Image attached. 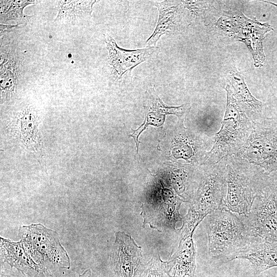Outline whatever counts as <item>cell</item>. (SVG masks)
Wrapping results in <instances>:
<instances>
[{
	"mask_svg": "<svg viewBox=\"0 0 277 277\" xmlns=\"http://www.w3.org/2000/svg\"><path fill=\"white\" fill-rule=\"evenodd\" d=\"M183 202V200L171 189L165 188L161 183L159 194L149 199L141 207L140 214L144 219L143 227L148 224L159 232L162 228L178 230L175 226L183 219L180 209Z\"/></svg>",
	"mask_w": 277,
	"mask_h": 277,
	"instance_id": "cell-8",
	"label": "cell"
},
{
	"mask_svg": "<svg viewBox=\"0 0 277 277\" xmlns=\"http://www.w3.org/2000/svg\"><path fill=\"white\" fill-rule=\"evenodd\" d=\"M1 96L7 97L15 90L19 80V65L14 52L1 50Z\"/></svg>",
	"mask_w": 277,
	"mask_h": 277,
	"instance_id": "cell-15",
	"label": "cell"
},
{
	"mask_svg": "<svg viewBox=\"0 0 277 277\" xmlns=\"http://www.w3.org/2000/svg\"><path fill=\"white\" fill-rule=\"evenodd\" d=\"M91 271L90 269H86L83 273L80 274L78 277H91Z\"/></svg>",
	"mask_w": 277,
	"mask_h": 277,
	"instance_id": "cell-21",
	"label": "cell"
},
{
	"mask_svg": "<svg viewBox=\"0 0 277 277\" xmlns=\"http://www.w3.org/2000/svg\"><path fill=\"white\" fill-rule=\"evenodd\" d=\"M201 166L197 189L183 218L179 240L193 236L205 217L223 207L227 191L226 158L215 164Z\"/></svg>",
	"mask_w": 277,
	"mask_h": 277,
	"instance_id": "cell-1",
	"label": "cell"
},
{
	"mask_svg": "<svg viewBox=\"0 0 277 277\" xmlns=\"http://www.w3.org/2000/svg\"><path fill=\"white\" fill-rule=\"evenodd\" d=\"M105 42L108 51L111 74L116 80H121L126 74H130L134 67L156 54L160 50V48L155 46L135 50L125 49L118 46L115 40L109 35L106 36Z\"/></svg>",
	"mask_w": 277,
	"mask_h": 277,
	"instance_id": "cell-10",
	"label": "cell"
},
{
	"mask_svg": "<svg viewBox=\"0 0 277 277\" xmlns=\"http://www.w3.org/2000/svg\"><path fill=\"white\" fill-rule=\"evenodd\" d=\"M274 180L275 182L277 183V173L276 174H273L272 175Z\"/></svg>",
	"mask_w": 277,
	"mask_h": 277,
	"instance_id": "cell-22",
	"label": "cell"
},
{
	"mask_svg": "<svg viewBox=\"0 0 277 277\" xmlns=\"http://www.w3.org/2000/svg\"><path fill=\"white\" fill-rule=\"evenodd\" d=\"M34 1H1V23L14 21L18 25L27 22L31 16L24 13V8Z\"/></svg>",
	"mask_w": 277,
	"mask_h": 277,
	"instance_id": "cell-18",
	"label": "cell"
},
{
	"mask_svg": "<svg viewBox=\"0 0 277 277\" xmlns=\"http://www.w3.org/2000/svg\"><path fill=\"white\" fill-rule=\"evenodd\" d=\"M16 270V269H15ZM2 277H28L18 270L4 271L2 274Z\"/></svg>",
	"mask_w": 277,
	"mask_h": 277,
	"instance_id": "cell-20",
	"label": "cell"
},
{
	"mask_svg": "<svg viewBox=\"0 0 277 277\" xmlns=\"http://www.w3.org/2000/svg\"><path fill=\"white\" fill-rule=\"evenodd\" d=\"M207 216L209 256L215 260H234L251 240L241 216L224 208Z\"/></svg>",
	"mask_w": 277,
	"mask_h": 277,
	"instance_id": "cell-3",
	"label": "cell"
},
{
	"mask_svg": "<svg viewBox=\"0 0 277 277\" xmlns=\"http://www.w3.org/2000/svg\"><path fill=\"white\" fill-rule=\"evenodd\" d=\"M240 216L250 237L277 242V184L272 175L249 213Z\"/></svg>",
	"mask_w": 277,
	"mask_h": 277,
	"instance_id": "cell-7",
	"label": "cell"
},
{
	"mask_svg": "<svg viewBox=\"0 0 277 277\" xmlns=\"http://www.w3.org/2000/svg\"><path fill=\"white\" fill-rule=\"evenodd\" d=\"M236 259L248 261L256 274L277 267V242L251 237L247 247L235 256Z\"/></svg>",
	"mask_w": 277,
	"mask_h": 277,
	"instance_id": "cell-12",
	"label": "cell"
},
{
	"mask_svg": "<svg viewBox=\"0 0 277 277\" xmlns=\"http://www.w3.org/2000/svg\"><path fill=\"white\" fill-rule=\"evenodd\" d=\"M192 237L190 236L180 240L168 261L165 262L169 277H194L196 249Z\"/></svg>",
	"mask_w": 277,
	"mask_h": 277,
	"instance_id": "cell-13",
	"label": "cell"
},
{
	"mask_svg": "<svg viewBox=\"0 0 277 277\" xmlns=\"http://www.w3.org/2000/svg\"><path fill=\"white\" fill-rule=\"evenodd\" d=\"M159 11V16L156 28L152 34L146 41L148 46H155L160 37L175 29V16L177 6L171 5L168 1L155 3Z\"/></svg>",
	"mask_w": 277,
	"mask_h": 277,
	"instance_id": "cell-17",
	"label": "cell"
},
{
	"mask_svg": "<svg viewBox=\"0 0 277 277\" xmlns=\"http://www.w3.org/2000/svg\"><path fill=\"white\" fill-rule=\"evenodd\" d=\"M231 80L234 95L248 117L252 122L261 118L263 104L251 94L243 76L234 73Z\"/></svg>",
	"mask_w": 277,
	"mask_h": 277,
	"instance_id": "cell-14",
	"label": "cell"
},
{
	"mask_svg": "<svg viewBox=\"0 0 277 277\" xmlns=\"http://www.w3.org/2000/svg\"><path fill=\"white\" fill-rule=\"evenodd\" d=\"M234 155L268 174L277 171V119L262 117L253 122L246 142Z\"/></svg>",
	"mask_w": 277,
	"mask_h": 277,
	"instance_id": "cell-5",
	"label": "cell"
},
{
	"mask_svg": "<svg viewBox=\"0 0 277 277\" xmlns=\"http://www.w3.org/2000/svg\"><path fill=\"white\" fill-rule=\"evenodd\" d=\"M225 89L227 104L224 120L214 136L212 148L201 165L215 164L235 155L246 142L252 129V121L235 98L230 86Z\"/></svg>",
	"mask_w": 277,
	"mask_h": 277,
	"instance_id": "cell-4",
	"label": "cell"
},
{
	"mask_svg": "<svg viewBox=\"0 0 277 277\" xmlns=\"http://www.w3.org/2000/svg\"><path fill=\"white\" fill-rule=\"evenodd\" d=\"M57 14L54 23L75 24L91 15L96 1H58Z\"/></svg>",
	"mask_w": 277,
	"mask_h": 277,
	"instance_id": "cell-16",
	"label": "cell"
},
{
	"mask_svg": "<svg viewBox=\"0 0 277 277\" xmlns=\"http://www.w3.org/2000/svg\"><path fill=\"white\" fill-rule=\"evenodd\" d=\"M138 277H169L163 262L157 251L142 268Z\"/></svg>",
	"mask_w": 277,
	"mask_h": 277,
	"instance_id": "cell-19",
	"label": "cell"
},
{
	"mask_svg": "<svg viewBox=\"0 0 277 277\" xmlns=\"http://www.w3.org/2000/svg\"><path fill=\"white\" fill-rule=\"evenodd\" d=\"M142 247L123 231H117L111 254V262L116 277H136L142 260Z\"/></svg>",
	"mask_w": 277,
	"mask_h": 277,
	"instance_id": "cell-9",
	"label": "cell"
},
{
	"mask_svg": "<svg viewBox=\"0 0 277 277\" xmlns=\"http://www.w3.org/2000/svg\"><path fill=\"white\" fill-rule=\"evenodd\" d=\"M1 251L3 260L11 268L28 277H54L46 266L38 264L26 250L23 243L1 236Z\"/></svg>",
	"mask_w": 277,
	"mask_h": 277,
	"instance_id": "cell-11",
	"label": "cell"
},
{
	"mask_svg": "<svg viewBox=\"0 0 277 277\" xmlns=\"http://www.w3.org/2000/svg\"><path fill=\"white\" fill-rule=\"evenodd\" d=\"M226 158L227 191L223 208L246 215L256 197L271 182V175L234 155Z\"/></svg>",
	"mask_w": 277,
	"mask_h": 277,
	"instance_id": "cell-2",
	"label": "cell"
},
{
	"mask_svg": "<svg viewBox=\"0 0 277 277\" xmlns=\"http://www.w3.org/2000/svg\"><path fill=\"white\" fill-rule=\"evenodd\" d=\"M21 240L27 251L35 262L46 266L69 269L70 259L60 242L58 233L41 223L21 226L19 228Z\"/></svg>",
	"mask_w": 277,
	"mask_h": 277,
	"instance_id": "cell-6",
	"label": "cell"
}]
</instances>
